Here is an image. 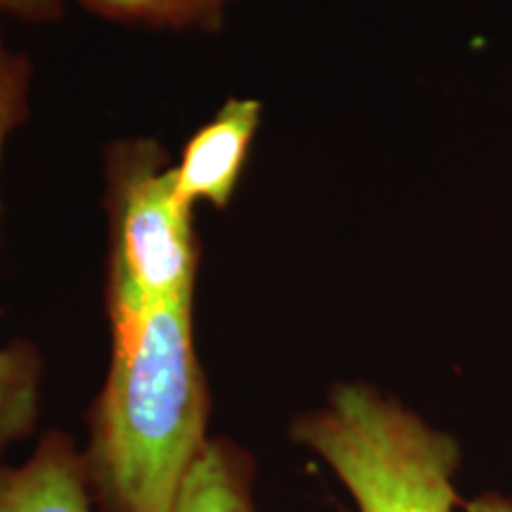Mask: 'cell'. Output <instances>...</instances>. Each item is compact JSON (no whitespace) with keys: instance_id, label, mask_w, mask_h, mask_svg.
Instances as JSON below:
<instances>
[{"instance_id":"obj_7","label":"cell","mask_w":512,"mask_h":512,"mask_svg":"<svg viewBox=\"0 0 512 512\" xmlns=\"http://www.w3.org/2000/svg\"><path fill=\"white\" fill-rule=\"evenodd\" d=\"M256 460L228 437H214L192 465L171 512H256Z\"/></svg>"},{"instance_id":"obj_8","label":"cell","mask_w":512,"mask_h":512,"mask_svg":"<svg viewBox=\"0 0 512 512\" xmlns=\"http://www.w3.org/2000/svg\"><path fill=\"white\" fill-rule=\"evenodd\" d=\"M114 22L164 31L221 29L230 0H76Z\"/></svg>"},{"instance_id":"obj_3","label":"cell","mask_w":512,"mask_h":512,"mask_svg":"<svg viewBox=\"0 0 512 512\" xmlns=\"http://www.w3.org/2000/svg\"><path fill=\"white\" fill-rule=\"evenodd\" d=\"M112 221L107 316H138L195 297L200 245L192 211L176 192L174 166L150 140H128L107 157Z\"/></svg>"},{"instance_id":"obj_10","label":"cell","mask_w":512,"mask_h":512,"mask_svg":"<svg viewBox=\"0 0 512 512\" xmlns=\"http://www.w3.org/2000/svg\"><path fill=\"white\" fill-rule=\"evenodd\" d=\"M463 512H512V498L501 491H482V494L463 503Z\"/></svg>"},{"instance_id":"obj_4","label":"cell","mask_w":512,"mask_h":512,"mask_svg":"<svg viewBox=\"0 0 512 512\" xmlns=\"http://www.w3.org/2000/svg\"><path fill=\"white\" fill-rule=\"evenodd\" d=\"M31 62L0 38V164L5 145L29 114ZM41 356L27 342L0 347V460L36 430L41 415Z\"/></svg>"},{"instance_id":"obj_2","label":"cell","mask_w":512,"mask_h":512,"mask_svg":"<svg viewBox=\"0 0 512 512\" xmlns=\"http://www.w3.org/2000/svg\"><path fill=\"white\" fill-rule=\"evenodd\" d=\"M290 437L330 467L356 512L463 508L460 441L375 384L337 382L292 420Z\"/></svg>"},{"instance_id":"obj_1","label":"cell","mask_w":512,"mask_h":512,"mask_svg":"<svg viewBox=\"0 0 512 512\" xmlns=\"http://www.w3.org/2000/svg\"><path fill=\"white\" fill-rule=\"evenodd\" d=\"M192 299L110 320V368L81 451L100 512H171L209 444L211 394Z\"/></svg>"},{"instance_id":"obj_9","label":"cell","mask_w":512,"mask_h":512,"mask_svg":"<svg viewBox=\"0 0 512 512\" xmlns=\"http://www.w3.org/2000/svg\"><path fill=\"white\" fill-rule=\"evenodd\" d=\"M64 0H0V15L22 22H53L62 15Z\"/></svg>"},{"instance_id":"obj_6","label":"cell","mask_w":512,"mask_h":512,"mask_svg":"<svg viewBox=\"0 0 512 512\" xmlns=\"http://www.w3.org/2000/svg\"><path fill=\"white\" fill-rule=\"evenodd\" d=\"M83 453L60 430L43 434L19 465L0 460V512H93Z\"/></svg>"},{"instance_id":"obj_5","label":"cell","mask_w":512,"mask_h":512,"mask_svg":"<svg viewBox=\"0 0 512 512\" xmlns=\"http://www.w3.org/2000/svg\"><path fill=\"white\" fill-rule=\"evenodd\" d=\"M261 107L254 98H230L207 121L197 128L183 147V155L174 164V181L178 197L195 209L209 204L226 209L245 171V162L261 126Z\"/></svg>"}]
</instances>
